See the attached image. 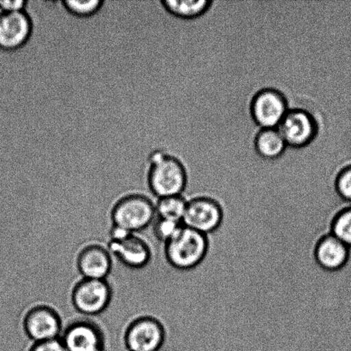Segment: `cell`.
Listing matches in <instances>:
<instances>
[{
    "label": "cell",
    "mask_w": 351,
    "mask_h": 351,
    "mask_svg": "<svg viewBox=\"0 0 351 351\" xmlns=\"http://www.w3.org/2000/svg\"><path fill=\"white\" fill-rule=\"evenodd\" d=\"M330 233L351 249V206L339 210L333 217Z\"/></svg>",
    "instance_id": "18"
},
{
    "label": "cell",
    "mask_w": 351,
    "mask_h": 351,
    "mask_svg": "<svg viewBox=\"0 0 351 351\" xmlns=\"http://www.w3.org/2000/svg\"><path fill=\"white\" fill-rule=\"evenodd\" d=\"M27 0H0V12H22Z\"/></svg>",
    "instance_id": "23"
},
{
    "label": "cell",
    "mask_w": 351,
    "mask_h": 351,
    "mask_svg": "<svg viewBox=\"0 0 351 351\" xmlns=\"http://www.w3.org/2000/svg\"><path fill=\"white\" fill-rule=\"evenodd\" d=\"M66 9L75 16L86 17L94 15L101 7L102 0H64Z\"/></svg>",
    "instance_id": "20"
},
{
    "label": "cell",
    "mask_w": 351,
    "mask_h": 351,
    "mask_svg": "<svg viewBox=\"0 0 351 351\" xmlns=\"http://www.w3.org/2000/svg\"><path fill=\"white\" fill-rule=\"evenodd\" d=\"M164 257L170 267L179 271L197 267L209 250L208 236L182 226L179 232L163 245Z\"/></svg>",
    "instance_id": "2"
},
{
    "label": "cell",
    "mask_w": 351,
    "mask_h": 351,
    "mask_svg": "<svg viewBox=\"0 0 351 351\" xmlns=\"http://www.w3.org/2000/svg\"><path fill=\"white\" fill-rule=\"evenodd\" d=\"M287 96L278 89H261L253 96L250 114L261 129L278 128L289 111Z\"/></svg>",
    "instance_id": "7"
},
{
    "label": "cell",
    "mask_w": 351,
    "mask_h": 351,
    "mask_svg": "<svg viewBox=\"0 0 351 351\" xmlns=\"http://www.w3.org/2000/svg\"><path fill=\"white\" fill-rule=\"evenodd\" d=\"M335 185L339 197L343 201L351 203V164L339 171Z\"/></svg>",
    "instance_id": "21"
},
{
    "label": "cell",
    "mask_w": 351,
    "mask_h": 351,
    "mask_svg": "<svg viewBox=\"0 0 351 351\" xmlns=\"http://www.w3.org/2000/svg\"><path fill=\"white\" fill-rule=\"evenodd\" d=\"M188 178L187 169L179 158L160 150L151 156L149 187L154 197L182 195Z\"/></svg>",
    "instance_id": "1"
},
{
    "label": "cell",
    "mask_w": 351,
    "mask_h": 351,
    "mask_svg": "<svg viewBox=\"0 0 351 351\" xmlns=\"http://www.w3.org/2000/svg\"><path fill=\"white\" fill-rule=\"evenodd\" d=\"M75 264L82 278L108 280L112 273L113 259L106 243L93 241L79 251Z\"/></svg>",
    "instance_id": "12"
},
{
    "label": "cell",
    "mask_w": 351,
    "mask_h": 351,
    "mask_svg": "<svg viewBox=\"0 0 351 351\" xmlns=\"http://www.w3.org/2000/svg\"><path fill=\"white\" fill-rule=\"evenodd\" d=\"M106 247L119 263L130 269H142L149 264L153 257L149 240L138 233H133L121 240L108 239Z\"/></svg>",
    "instance_id": "11"
},
{
    "label": "cell",
    "mask_w": 351,
    "mask_h": 351,
    "mask_svg": "<svg viewBox=\"0 0 351 351\" xmlns=\"http://www.w3.org/2000/svg\"><path fill=\"white\" fill-rule=\"evenodd\" d=\"M163 322L154 316L143 315L132 319L125 332L128 351H159L166 341Z\"/></svg>",
    "instance_id": "5"
},
{
    "label": "cell",
    "mask_w": 351,
    "mask_h": 351,
    "mask_svg": "<svg viewBox=\"0 0 351 351\" xmlns=\"http://www.w3.org/2000/svg\"><path fill=\"white\" fill-rule=\"evenodd\" d=\"M314 256L316 263L322 269L336 271L343 269L348 263L350 249L329 232L316 243Z\"/></svg>",
    "instance_id": "14"
},
{
    "label": "cell",
    "mask_w": 351,
    "mask_h": 351,
    "mask_svg": "<svg viewBox=\"0 0 351 351\" xmlns=\"http://www.w3.org/2000/svg\"><path fill=\"white\" fill-rule=\"evenodd\" d=\"M31 32L32 23L24 10L0 12V50L19 49L29 39Z\"/></svg>",
    "instance_id": "13"
},
{
    "label": "cell",
    "mask_w": 351,
    "mask_h": 351,
    "mask_svg": "<svg viewBox=\"0 0 351 351\" xmlns=\"http://www.w3.org/2000/svg\"><path fill=\"white\" fill-rule=\"evenodd\" d=\"M223 220L220 203L210 196L202 195L188 199L182 225L208 236L221 226Z\"/></svg>",
    "instance_id": "8"
},
{
    "label": "cell",
    "mask_w": 351,
    "mask_h": 351,
    "mask_svg": "<svg viewBox=\"0 0 351 351\" xmlns=\"http://www.w3.org/2000/svg\"><path fill=\"white\" fill-rule=\"evenodd\" d=\"M110 218L113 226L132 233L142 232L156 219V202L143 194L123 196L113 205Z\"/></svg>",
    "instance_id": "3"
},
{
    "label": "cell",
    "mask_w": 351,
    "mask_h": 351,
    "mask_svg": "<svg viewBox=\"0 0 351 351\" xmlns=\"http://www.w3.org/2000/svg\"><path fill=\"white\" fill-rule=\"evenodd\" d=\"M278 130L287 147L302 149L314 142L317 136V121L311 112L304 109H289Z\"/></svg>",
    "instance_id": "10"
},
{
    "label": "cell",
    "mask_w": 351,
    "mask_h": 351,
    "mask_svg": "<svg viewBox=\"0 0 351 351\" xmlns=\"http://www.w3.org/2000/svg\"><path fill=\"white\" fill-rule=\"evenodd\" d=\"M188 199L184 195L168 196L157 199L156 210L157 218L173 220L182 223L184 218Z\"/></svg>",
    "instance_id": "17"
},
{
    "label": "cell",
    "mask_w": 351,
    "mask_h": 351,
    "mask_svg": "<svg viewBox=\"0 0 351 351\" xmlns=\"http://www.w3.org/2000/svg\"><path fill=\"white\" fill-rule=\"evenodd\" d=\"M60 312L46 304L32 306L23 317V329L34 343L60 339L64 330Z\"/></svg>",
    "instance_id": "6"
},
{
    "label": "cell",
    "mask_w": 351,
    "mask_h": 351,
    "mask_svg": "<svg viewBox=\"0 0 351 351\" xmlns=\"http://www.w3.org/2000/svg\"><path fill=\"white\" fill-rule=\"evenodd\" d=\"M182 223L157 218L153 223V237L161 244L167 243L182 227Z\"/></svg>",
    "instance_id": "19"
},
{
    "label": "cell",
    "mask_w": 351,
    "mask_h": 351,
    "mask_svg": "<svg viewBox=\"0 0 351 351\" xmlns=\"http://www.w3.org/2000/svg\"><path fill=\"white\" fill-rule=\"evenodd\" d=\"M30 351H68L60 339L34 343Z\"/></svg>",
    "instance_id": "22"
},
{
    "label": "cell",
    "mask_w": 351,
    "mask_h": 351,
    "mask_svg": "<svg viewBox=\"0 0 351 351\" xmlns=\"http://www.w3.org/2000/svg\"><path fill=\"white\" fill-rule=\"evenodd\" d=\"M165 8L175 19L191 21L208 12L213 2L210 0H162Z\"/></svg>",
    "instance_id": "16"
},
{
    "label": "cell",
    "mask_w": 351,
    "mask_h": 351,
    "mask_svg": "<svg viewBox=\"0 0 351 351\" xmlns=\"http://www.w3.org/2000/svg\"><path fill=\"white\" fill-rule=\"evenodd\" d=\"M287 143L278 128L261 129L254 137V149L261 158L276 160L283 156Z\"/></svg>",
    "instance_id": "15"
},
{
    "label": "cell",
    "mask_w": 351,
    "mask_h": 351,
    "mask_svg": "<svg viewBox=\"0 0 351 351\" xmlns=\"http://www.w3.org/2000/svg\"><path fill=\"white\" fill-rule=\"evenodd\" d=\"M112 290L108 280L80 278L71 293L75 311L84 317H96L109 307Z\"/></svg>",
    "instance_id": "4"
},
{
    "label": "cell",
    "mask_w": 351,
    "mask_h": 351,
    "mask_svg": "<svg viewBox=\"0 0 351 351\" xmlns=\"http://www.w3.org/2000/svg\"><path fill=\"white\" fill-rule=\"evenodd\" d=\"M60 339L68 351L105 350V335L101 326L84 316L65 325Z\"/></svg>",
    "instance_id": "9"
}]
</instances>
